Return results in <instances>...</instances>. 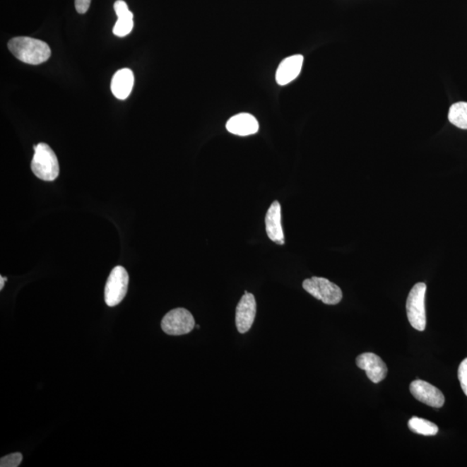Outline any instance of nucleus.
<instances>
[{
    "instance_id": "f257e3e1",
    "label": "nucleus",
    "mask_w": 467,
    "mask_h": 467,
    "mask_svg": "<svg viewBox=\"0 0 467 467\" xmlns=\"http://www.w3.org/2000/svg\"><path fill=\"white\" fill-rule=\"evenodd\" d=\"M8 49L16 59L27 64H41L52 55L46 42L32 37H14L9 41Z\"/></svg>"
},
{
    "instance_id": "f03ea898",
    "label": "nucleus",
    "mask_w": 467,
    "mask_h": 467,
    "mask_svg": "<svg viewBox=\"0 0 467 467\" xmlns=\"http://www.w3.org/2000/svg\"><path fill=\"white\" fill-rule=\"evenodd\" d=\"M32 170L38 179L53 181L59 175V163L54 150L45 143L33 146Z\"/></svg>"
},
{
    "instance_id": "7ed1b4c3",
    "label": "nucleus",
    "mask_w": 467,
    "mask_h": 467,
    "mask_svg": "<svg viewBox=\"0 0 467 467\" xmlns=\"http://www.w3.org/2000/svg\"><path fill=\"white\" fill-rule=\"evenodd\" d=\"M425 283L415 284L408 296L406 308L409 323L415 330L423 331L427 326Z\"/></svg>"
},
{
    "instance_id": "20e7f679",
    "label": "nucleus",
    "mask_w": 467,
    "mask_h": 467,
    "mask_svg": "<svg viewBox=\"0 0 467 467\" xmlns=\"http://www.w3.org/2000/svg\"><path fill=\"white\" fill-rule=\"evenodd\" d=\"M302 285L312 296L326 305H337L342 300L341 288L326 278L314 276L305 280Z\"/></svg>"
},
{
    "instance_id": "39448f33",
    "label": "nucleus",
    "mask_w": 467,
    "mask_h": 467,
    "mask_svg": "<svg viewBox=\"0 0 467 467\" xmlns=\"http://www.w3.org/2000/svg\"><path fill=\"white\" fill-rule=\"evenodd\" d=\"M195 319L184 308H176L167 312L161 322L164 333L172 336L188 334L194 329Z\"/></svg>"
},
{
    "instance_id": "423d86ee",
    "label": "nucleus",
    "mask_w": 467,
    "mask_h": 467,
    "mask_svg": "<svg viewBox=\"0 0 467 467\" xmlns=\"http://www.w3.org/2000/svg\"><path fill=\"white\" fill-rule=\"evenodd\" d=\"M129 283V276L124 268L117 266L112 270L105 288V301L107 306H117L124 300Z\"/></svg>"
},
{
    "instance_id": "0eeeda50",
    "label": "nucleus",
    "mask_w": 467,
    "mask_h": 467,
    "mask_svg": "<svg viewBox=\"0 0 467 467\" xmlns=\"http://www.w3.org/2000/svg\"><path fill=\"white\" fill-rule=\"evenodd\" d=\"M256 314V301L252 293L245 291L235 310V325L240 333H246L252 327Z\"/></svg>"
},
{
    "instance_id": "6e6552de",
    "label": "nucleus",
    "mask_w": 467,
    "mask_h": 467,
    "mask_svg": "<svg viewBox=\"0 0 467 467\" xmlns=\"http://www.w3.org/2000/svg\"><path fill=\"white\" fill-rule=\"evenodd\" d=\"M409 389L415 399L428 406L439 408L445 403V397L442 392L425 381H413Z\"/></svg>"
},
{
    "instance_id": "1a4fd4ad",
    "label": "nucleus",
    "mask_w": 467,
    "mask_h": 467,
    "mask_svg": "<svg viewBox=\"0 0 467 467\" xmlns=\"http://www.w3.org/2000/svg\"><path fill=\"white\" fill-rule=\"evenodd\" d=\"M357 367L365 370L374 384L380 383L387 377L388 368L380 357L372 353H362L357 358Z\"/></svg>"
},
{
    "instance_id": "9d476101",
    "label": "nucleus",
    "mask_w": 467,
    "mask_h": 467,
    "mask_svg": "<svg viewBox=\"0 0 467 467\" xmlns=\"http://www.w3.org/2000/svg\"><path fill=\"white\" fill-rule=\"evenodd\" d=\"M266 231L270 240L279 245H284L285 238L281 225V206L275 201L270 206L265 218Z\"/></svg>"
},
{
    "instance_id": "9b49d317",
    "label": "nucleus",
    "mask_w": 467,
    "mask_h": 467,
    "mask_svg": "<svg viewBox=\"0 0 467 467\" xmlns=\"http://www.w3.org/2000/svg\"><path fill=\"white\" fill-rule=\"evenodd\" d=\"M304 63L302 55L287 57L279 65L276 72V82L280 86H285L295 80L300 74Z\"/></svg>"
},
{
    "instance_id": "f8f14e48",
    "label": "nucleus",
    "mask_w": 467,
    "mask_h": 467,
    "mask_svg": "<svg viewBox=\"0 0 467 467\" xmlns=\"http://www.w3.org/2000/svg\"><path fill=\"white\" fill-rule=\"evenodd\" d=\"M226 129L230 133L239 136H249L258 132L259 123L252 114H238L227 121Z\"/></svg>"
},
{
    "instance_id": "ddd939ff",
    "label": "nucleus",
    "mask_w": 467,
    "mask_h": 467,
    "mask_svg": "<svg viewBox=\"0 0 467 467\" xmlns=\"http://www.w3.org/2000/svg\"><path fill=\"white\" fill-rule=\"evenodd\" d=\"M134 84V73L129 69H119L113 76L111 90L119 100H126L133 90Z\"/></svg>"
},
{
    "instance_id": "4468645a",
    "label": "nucleus",
    "mask_w": 467,
    "mask_h": 467,
    "mask_svg": "<svg viewBox=\"0 0 467 467\" xmlns=\"http://www.w3.org/2000/svg\"><path fill=\"white\" fill-rule=\"evenodd\" d=\"M114 8L118 20L115 23L113 32L115 36L126 37L132 32L134 28V14L131 13L126 3L123 0H117L114 3Z\"/></svg>"
},
{
    "instance_id": "2eb2a0df",
    "label": "nucleus",
    "mask_w": 467,
    "mask_h": 467,
    "mask_svg": "<svg viewBox=\"0 0 467 467\" xmlns=\"http://www.w3.org/2000/svg\"><path fill=\"white\" fill-rule=\"evenodd\" d=\"M449 119L451 124L459 129L467 130V102H461L451 105Z\"/></svg>"
},
{
    "instance_id": "dca6fc26",
    "label": "nucleus",
    "mask_w": 467,
    "mask_h": 467,
    "mask_svg": "<svg viewBox=\"0 0 467 467\" xmlns=\"http://www.w3.org/2000/svg\"><path fill=\"white\" fill-rule=\"evenodd\" d=\"M408 425L409 430L414 433L425 436H434L437 435L439 431L435 423L422 418H413L408 420Z\"/></svg>"
},
{
    "instance_id": "f3484780",
    "label": "nucleus",
    "mask_w": 467,
    "mask_h": 467,
    "mask_svg": "<svg viewBox=\"0 0 467 467\" xmlns=\"http://www.w3.org/2000/svg\"><path fill=\"white\" fill-rule=\"evenodd\" d=\"M23 461V455L20 453H14L0 459V466L1 467H18L20 466Z\"/></svg>"
},
{
    "instance_id": "a211bd4d",
    "label": "nucleus",
    "mask_w": 467,
    "mask_h": 467,
    "mask_svg": "<svg viewBox=\"0 0 467 467\" xmlns=\"http://www.w3.org/2000/svg\"><path fill=\"white\" fill-rule=\"evenodd\" d=\"M458 377L461 383L462 391L467 396V358L464 359L459 365L458 370Z\"/></svg>"
},
{
    "instance_id": "6ab92c4d",
    "label": "nucleus",
    "mask_w": 467,
    "mask_h": 467,
    "mask_svg": "<svg viewBox=\"0 0 467 467\" xmlns=\"http://www.w3.org/2000/svg\"><path fill=\"white\" fill-rule=\"evenodd\" d=\"M91 0H75V6L77 13L80 14L86 13L90 9Z\"/></svg>"
},
{
    "instance_id": "aec40b11",
    "label": "nucleus",
    "mask_w": 467,
    "mask_h": 467,
    "mask_svg": "<svg viewBox=\"0 0 467 467\" xmlns=\"http://www.w3.org/2000/svg\"><path fill=\"white\" fill-rule=\"evenodd\" d=\"M6 280V277L0 276V290H2L4 287H5V283Z\"/></svg>"
}]
</instances>
